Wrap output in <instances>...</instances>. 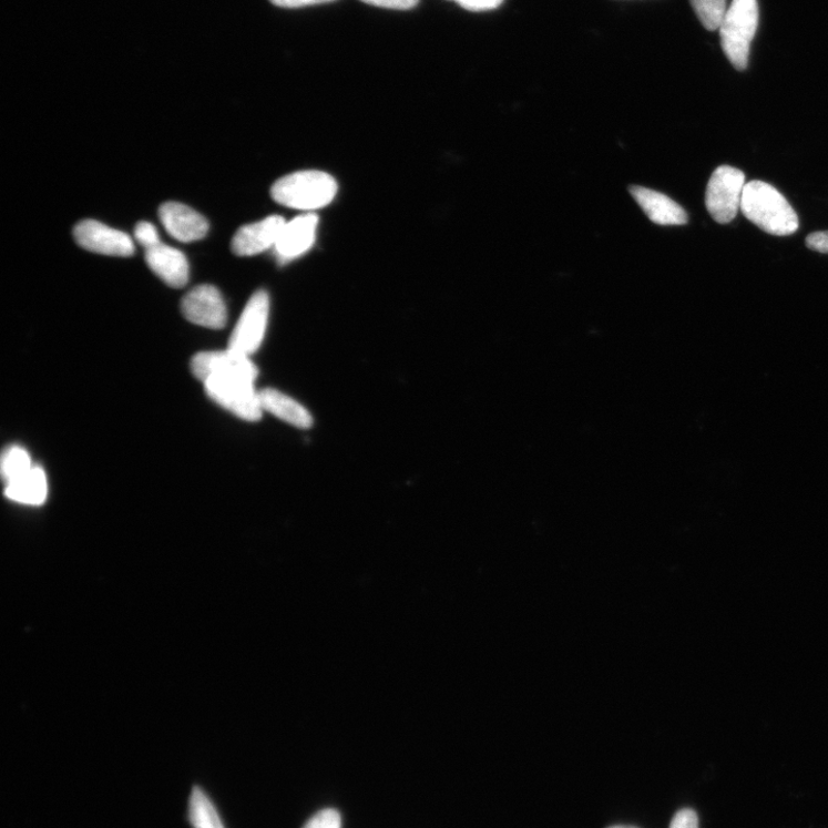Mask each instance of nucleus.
I'll use <instances>...</instances> for the list:
<instances>
[{
  "label": "nucleus",
  "instance_id": "nucleus-1",
  "mask_svg": "<svg viewBox=\"0 0 828 828\" xmlns=\"http://www.w3.org/2000/svg\"><path fill=\"white\" fill-rule=\"evenodd\" d=\"M192 371L204 384L212 401L242 420L262 419L264 412L256 389L258 368L251 357L228 349L201 352L192 360Z\"/></svg>",
  "mask_w": 828,
  "mask_h": 828
},
{
  "label": "nucleus",
  "instance_id": "nucleus-2",
  "mask_svg": "<svg viewBox=\"0 0 828 828\" xmlns=\"http://www.w3.org/2000/svg\"><path fill=\"white\" fill-rule=\"evenodd\" d=\"M742 211L749 222L775 236L791 235L800 226L788 201L771 184L763 181L746 184Z\"/></svg>",
  "mask_w": 828,
  "mask_h": 828
},
{
  "label": "nucleus",
  "instance_id": "nucleus-3",
  "mask_svg": "<svg viewBox=\"0 0 828 828\" xmlns=\"http://www.w3.org/2000/svg\"><path fill=\"white\" fill-rule=\"evenodd\" d=\"M336 194L335 178L320 171H301L286 175L276 181L270 191L276 203L308 212L327 206Z\"/></svg>",
  "mask_w": 828,
  "mask_h": 828
},
{
  "label": "nucleus",
  "instance_id": "nucleus-4",
  "mask_svg": "<svg viewBox=\"0 0 828 828\" xmlns=\"http://www.w3.org/2000/svg\"><path fill=\"white\" fill-rule=\"evenodd\" d=\"M758 20L757 0H733L719 27L722 48L736 71L747 70Z\"/></svg>",
  "mask_w": 828,
  "mask_h": 828
},
{
  "label": "nucleus",
  "instance_id": "nucleus-5",
  "mask_svg": "<svg viewBox=\"0 0 828 828\" xmlns=\"http://www.w3.org/2000/svg\"><path fill=\"white\" fill-rule=\"evenodd\" d=\"M746 175L730 166H720L712 175L705 194V206L718 224H729L742 209Z\"/></svg>",
  "mask_w": 828,
  "mask_h": 828
},
{
  "label": "nucleus",
  "instance_id": "nucleus-6",
  "mask_svg": "<svg viewBox=\"0 0 828 828\" xmlns=\"http://www.w3.org/2000/svg\"><path fill=\"white\" fill-rule=\"evenodd\" d=\"M269 317V296L255 293L242 313L229 339L228 350L252 357L264 343Z\"/></svg>",
  "mask_w": 828,
  "mask_h": 828
},
{
  "label": "nucleus",
  "instance_id": "nucleus-7",
  "mask_svg": "<svg viewBox=\"0 0 828 828\" xmlns=\"http://www.w3.org/2000/svg\"><path fill=\"white\" fill-rule=\"evenodd\" d=\"M73 234L80 247L90 253L114 257H131L135 253L134 242L129 234L96 221L79 223Z\"/></svg>",
  "mask_w": 828,
  "mask_h": 828
},
{
  "label": "nucleus",
  "instance_id": "nucleus-8",
  "mask_svg": "<svg viewBox=\"0 0 828 828\" xmlns=\"http://www.w3.org/2000/svg\"><path fill=\"white\" fill-rule=\"evenodd\" d=\"M181 310L192 324L209 328L222 329L227 324L226 301L218 288L201 285L183 297Z\"/></svg>",
  "mask_w": 828,
  "mask_h": 828
},
{
  "label": "nucleus",
  "instance_id": "nucleus-9",
  "mask_svg": "<svg viewBox=\"0 0 828 828\" xmlns=\"http://www.w3.org/2000/svg\"><path fill=\"white\" fill-rule=\"evenodd\" d=\"M286 221L270 216L255 224L239 228L232 241V251L238 257H252L275 247Z\"/></svg>",
  "mask_w": 828,
  "mask_h": 828
},
{
  "label": "nucleus",
  "instance_id": "nucleus-10",
  "mask_svg": "<svg viewBox=\"0 0 828 828\" xmlns=\"http://www.w3.org/2000/svg\"><path fill=\"white\" fill-rule=\"evenodd\" d=\"M318 224L319 218L313 212L287 222L274 247L276 258L287 263L308 253L315 244Z\"/></svg>",
  "mask_w": 828,
  "mask_h": 828
},
{
  "label": "nucleus",
  "instance_id": "nucleus-11",
  "mask_svg": "<svg viewBox=\"0 0 828 828\" xmlns=\"http://www.w3.org/2000/svg\"><path fill=\"white\" fill-rule=\"evenodd\" d=\"M160 218L167 233L183 243L204 238L209 228L202 214L176 202L164 203L160 207Z\"/></svg>",
  "mask_w": 828,
  "mask_h": 828
},
{
  "label": "nucleus",
  "instance_id": "nucleus-12",
  "mask_svg": "<svg viewBox=\"0 0 828 828\" xmlns=\"http://www.w3.org/2000/svg\"><path fill=\"white\" fill-rule=\"evenodd\" d=\"M145 262L166 285L182 288L190 280V264L187 257L180 251L162 242L145 251Z\"/></svg>",
  "mask_w": 828,
  "mask_h": 828
},
{
  "label": "nucleus",
  "instance_id": "nucleus-13",
  "mask_svg": "<svg viewBox=\"0 0 828 828\" xmlns=\"http://www.w3.org/2000/svg\"><path fill=\"white\" fill-rule=\"evenodd\" d=\"M631 194L648 218L661 226H682L688 223L686 211L664 194L634 186Z\"/></svg>",
  "mask_w": 828,
  "mask_h": 828
},
{
  "label": "nucleus",
  "instance_id": "nucleus-14",
  "mask_svg": "<svg viewBox=\"0 0 828 828\" xmlns=\"http://www.w3.org/2000/svg\"><path fill=\"white\" fill-rule=\"evenodd\" d=\"M259 402L263 412H268L288 425L299 429H309L314 426L310 411L280 390H259Z\"/></svg>",
  "mask_w": 828,
  "mask_h": 828
},
{
  "label": "nucleus",
  "instance_id": "nucleus-15",
  "mask_svg": "<svg viewBox=\"0 0 828 828\" xmlns=\"http://www.w3.org/2000/svg\"><path fill=\"white\" fill-rule=\"evenodd\" d=\"M9 500L28 505H41L48 497V479L40 467H33L17 480L7 483Z\"/></svg>",
  "mask_w": 828,
  "mask_h": 828
},
{
  "label": "nucleus",
  "instance_id": "nucleus-16",
  "mask_svg": "<svg viewBox=\"0 0 828 828\" xmlns=\"http://www.w3.org/2000/svg\"><path fill=\"white\" fill-rule=\"evenodd\" d=\"M190 820L194 828H225L207 795L194 787L190 799Z\"/></svg>",
  "mask_w": 828,
  "mask_h": 828
},
{
  "label": "nucleus",
  "instance_id": "nucleus-17",
  "mask_svg": "<svg viewBox=\"0 0 828 828\" xmlns=\"http://www.w3.org/2000/svg\"><path fill=\"white\" fill-rule=\"evenodd\" d=\"M34 466L27 450L14 446L4 451L2 457V477L6 484L25 474Z\"/></svg>",
  "mask_w": 828,
  "mask_h": 828
},
{
  "label": "nucleus",
  "instance_id": "nucleus-18",
  "mask_svg": "<svg viewBox=\"0 0 828 828\" xmlns=\"http://www.w3.org/2000/svg\"><path fill=\"white\" fill-rule=\"evenodd\" d=\"M691 4L705 29L715 32L726 13L727 0H691Z\"/></svg>",
  "mask_w": 828,
  "mask_h": 828
},
{
  "label": "nucleus",
  "instance_id": "nucleus-19",
  "mask_svg": "<svg viewBox=\"0 0 828 828\" xmlns=\"http://www.w3.org/2000/svg\"><path fill=\"white\" fill-rule=\"evenodd\" d=\"M343 819L334 809H325L314 816L303 828H341Z\"/></svg>",
  "mask_w": 828,
  "mask_h": 828
},
{
  "label": "nucleus",
  "instance_id": "nucleus-20",
  "mask_svg": "<svg viewBox=\"0 0 828 828\" xmlns=\"http://www.w3.org/2000/svg\"><path fill=\"white\" fill-rule=\"evenodd\" d=\"M135 239L146 251L161 243L159 231L151 223L142 222L135 227Z\"/></svg>",
  "mask_w": 828,
  "mask_h": 828
},
{
  "label": "nucleus",
  "instance_id": "nucleus-21",
  "mask_svg": "<svg viewBox=\"0 0 828 828\" xmlns=\"http://www.w3.org/2000/svg\"><path fill=\"white\" fill-rule=\"evenodd\" d=\"M460 7L471 12H483L499 9L504 0H454Z\"/></svg>",
  "mask_w": 828,
  "mask_h": 828
},
{
  "label": "nucleus",
  "instance_id": "nucleus-22",
  "mask_svg": "<svg viewBox=\"0 0 828 828\" xmlns=\"http://www.w3.org/2000/svg\"><path fill=\"white\" fill-rule=\"evenodd\" d=\"M368 6L390 10H411L419 4V0H360Z\"/></svg>",
  "mask_w": 828,
  "mask_h": 828
},
{
  "label": "nucleus",
  "instance_id": "nucleus-23",
  "mask_svg": "<svg viewBox=\"0 0 828 828\" xmlns=\"http://www.w3.org/2000/svg\"><path fill=\"white\" fill-rule=\"evenodd\" d=\"M669 828H698V817L692 809H683L674 815Z\"/></svg>",
  "mask_w": 828,
  "mask_h": 828
},
{
  "label": "nucleus",
  "instance_id": "nucleus-24",
  "mask_svg": "<svg viewBox=\"0 0 828 828\" xmlns=\"http://www.w3.org/2000/svg\"><path fill=\"white\" fill-rule=\"evenodd\" d=\"M807 247L820 254H828V231L810 234L806 239Z\"/></svg>",
  "mask_w": 828,
  "mask_h": 828
},
{
  "label": "nucleus",
  "instance_id": "nucleus-25",
  "mask_svg": "<svg viewBox=\"0 0 828 828\" xmlns=\"http://www.w3.org/2000/svg\"><path fill=\"white\" fill-rule=\"evenodd\" d=\"M335 2V0H270L275 7L285 9H299L304 7L318 6Z\"/></svg>",
  "mask_w": 828,
  "mask_h": 828
},
{
  "label": "nucleus",
  "instance_id": "nucleus-26",
  "mask_svg": "<svg viewBox=\"0 0 828 828\" xmlns=\"http://www.w3.org/2000/svg\"><path fill=\"white\" fill-rule=\"evenodd\" d=\"M609 828H637V827L619 825V826H612V827H609Z\"/></svg>",
  "mask_w": 828,
  "mask_h": 828
},
{
  "label": "nucleus",
  "instance_id": "nucleus-27",
  "mask_svg": "<svg viewBox=\"0 0 828 828\" xmlns=\"http://www.w3.org/2000/svg\"><path fill=\"white\" fill-rule=\"evenodd\" d=\"M453 2H454V0H453Z\"/></svg>",
  "mask_w": 828,
  "mask_h": 828
}]
</instances>
